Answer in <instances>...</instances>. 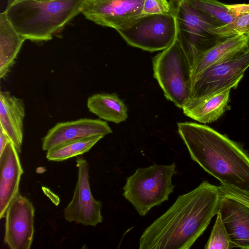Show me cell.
Returning <instances> with one entry per match:
<instances>
[{
  "label": "cell",
  "instance_id": "obj_1",
  "mask_svg": "<svg viewBox=\"0 0 249 249\" xmlns=\"http://www.w3.org/2000/svg\"><path fill=\"white\" fill-rule=\"evenodd\" d=\"M219 187L207 180L179 196L173 204L142 232L140 249H189L216 215Z\"/></svg>",
  "mask_w": 249,
  "mask_h": 249
},
{
  "label": "cell",
  "instance_id": "obj_2",
  "mask_svg": "<svg viewBox=\"0 0 249 249\" xmlns=\"http://www.w3.org/2000/svg\"><path fill=\"white\" fill-rule=\"evenodd\" d=\"M191 159L221 183L249 192V153L214 129L192 122L178 123Z\"/></svg>",
  "mask_w": 249,
  "mask_h": 249
},
{
  "label": "cell",
  "instance_id": "obj_3",
  "mask_svg": "<svg viewBox=\"0 0 249 249\" xmlns=\"http://www.w3.org/2000/svg\"><path fill=\"white\" fill-rule=\"evenodd\" d=\"M86 0H9L4 11L26 40L48 41L82 13Z\"/></svg>",
  "mask_w": 249,
  "mask_h": 249
},
{
  "label": "cell",
  "instance_id": "obj_4",
  "mask_svg": "<svg viewBox=\"0 0 249 249\" xmlns=\"http://www.w3.org/2000/svg\"><path fill=\"white\" fill-rule=\"evenodd\" d=\"M176 165H153L138 168L126 178L123 187L124 198L141 216L145 215L153 207L168 200L175 185L173 176L177 174Z\"/></svg>",
  "mask_w": 249,
  "mask_h": 249
},
{
  "label": "cell",
  "instance_id": "obj_5",
  "mask_svg": "<svg viewBox=\"0 0 249 249\" xmlns=\"http://www.w3.org/2000/svg\"><path fill=\"white\" fill-rule=\"evenodd\" d=\"M178 34L172 43L153 57L152 61L154 76L165 97L182 108L191 98L192 69Z\"/></svg>",
  "mask_w": 249,
  "mask_h": 249
},
{
  "label": "cell",
  "instance_id": "obj_6",
  "mask_svg": "<svg viewBox=\"0 0 249 249\" xmlns=\"http://www.w3.org/2000/svg\"><path fill=\"white\" fill-rule=\"evenodd\" d=\"M116 30L129 45L155 52L164 50L172 43L178 27L172 9L166 14L140 15Z\"/></svg>",
  "mask_w": 249,
  "mask_h": 249
},
{
  "label": "cell",
  "instance_id": "obj_7",
  "mask_svg": "<svg viewBox=\"0 0 249 249\" xmlns=\"http://www.w3.org/2000/svg\"><path fill=\"white\" fill-rule=\"evenodd\" d=\"M177 19L178 37L192 69L206 51L223 40L213 33L217 27L201 12L184 0L173 9Z\"/></svg>",
  "mask_w": 249,
  "mask_h": 249
},
{
  "label": "cell",
  "instance_id": "obj_8",
  "mask_svg": "<svg viewBox=\"0 0 249 249\" xmlns=\"http://www.w3.org/2000/svg\"><path fill=\"white\" fill-rule=\"evenodd\" d=\"M249 67V52L244 50L227 61L208 68L193 79L190 99L235 89Z\"/></svg>",
  "mask_w": 249,
  "mask_h": 249
},
{
  "label": "cell",
  "instance_id": "obj_9",
  "mask_svg": "<svg viewBox=\"0 0 249 249\" xmlns=\"http://www.w3.org/2000/svg\"><path fill=\"white\" fill-rule=\"evenodd\" d=\"M78 178L71 200L64 210L65 219L84 226H96L103 220L101 201L93 197L89 184V166L83 157L76 158Z\"/></svg>",
  "mask_w": 249,
  "mask_h": 249
},
{
  "label": "cell",
  "instance_id": "obj_10",
  "mask_svg": "<svg viewBox=\"0 0 249 249\" xmlns=\"http://www.w3.org/2000/svg\"><path fill=\"white\" fill-rule=\"evenodd\" d=\"M35 208L19 194L10 203L5 218L4 242L10 249H30L34 234Z\"/></svg>",
  "mask_w": 249,
  "mask_h": 249
},
{
  "label": "cell",
  "instance_id": "obj_11",
  "mask_svg": "<svg viewBox=\"0 0 249 249\" xmlns=\"http://www.w3.org/2000/svg\"><path fill=\"white\" fill-rule=\"evenodd\" d=\"M144 0H86L82 14L88 19L116 29L141 15Z\"/></svg>",
  "mask_w": 249,
  "mask_h": 249
},
{
  "label": "cell",
  "instance_id": "obj_12",
  "mask_svg": "<svg viewBox=\"0 0 249 249\" xmlns=\"http://www.w3.org/2000/svg\"><path fill=\"white\" fill-rule=\"evenodd\" d=\"M112 133L108 124L100 119L83 118L57 123L42 138V148L48 151L62 144Z\"/></svg>",
  "mask_w": 249,
  "mask_h": 249
},
{
  "label": "cell",
  "instance_id": "obj_13",
  "mask_svg": "<svg viewBox=\"0 0 249 249\" xmlns=\"http://www.w3.org/2000/svg\"><path fill=\"white\" fill-rule=\"evenodd\" d=\"M218 212L229 236L231 249H249V207L221 196Z\"/></svg>",
  "mask_w": 249,
  "mask_h": 249
},
{
  "label": "cell",
  "instance_id": "obj_14",
  "mask_svg": "<svg viewBox=\"0 0 249 249\" xmlns=\"http://www.w3.org/2000/svg\"><path fill=\"white\" fill-rule=\"evenodd\" d=\"M0 218L5 217L11 201L19 194V186L23 173L18 152L11 141L0 154Z\"/></svg>",
  "mask_w": 249,
  "mask_h": 249
},
{
  "label": "cell",
  "instance_id": "obj_15",
  "mask_svg": "<svg viewBox=\"0 0 249 249\" xmlns=\"http://www.w3.org/2000/svg\"><path fill=\"white\" fill-rule=\"evenodd\" d=\"M25 115L22 99L7 91L0 92V126L10 138L18 153L21 151Z\"/></svg>",
  "mask_w": 249,
  "mask_h": 249
},
{
  "label": "cell",
  "instance_id": "obj_16",
  "mask_svg": "<svg viewBox=\"0 0 249 249\" xmlns=\"http://www.w3.org/2000/svg\"><path fill=\"white\" fill-rule=\"evenodd\" d=\"M231 89L203 98L190 99L182 108L184 114L200 123L215 121L226 111L230 109L228 103Z\"/></svg>",
  "mask_w": 249,
  "mask_h": 249
},
{
  "label": "cell",
  "instance_id": "obj_17",
  "mask_svg": "<svg viewBox=\"0 0 249 249\" xmlns=\"http://www.w3.org/2000/svg\"><path fill=\"white\" fill-rule=\"evenodd\" d=\"M249 34L224 39L206 51L192 68L193 79L208 68L227 61L245 49Z\"/></svg>",
  "mask_w": 249,
  "mask_h": 249
},
{
  "label": "cell",
  "instance_id": "obj_18",
  "mask_svg": "<svg viewBox=\"0 0 249 249\" xmlns=\"http://www.w3.org/2000/svg\"><path fill=\"white\" fill-rule=\"evenodd\" d=\"M26 39L17 31L4 12L0 14V78H4L14 65Z\"/></svg>",
  "mask_w": 249,
  "mask_h": 249
},
{
  "label": "cell",
  "instance_id": "obj_19",
  "mask_svg": "<svg viewBox=\"0 0 249 249\" xmlns=\"http://www.w3.org/2000/svg\"><path fill=\"white\" fill-rule=\"evenodd\" d=\"M89 111L99 118L119 124L127 118V108L124 102L115 93H97L87 101Z\"/></svg>",
  "mask_w": 249,
  "mask_h": 249
},
{
  "label": "cell",
  "instance_id": "obj_20",
  "mask_svg": "<svg viewBox=\"0 0 249 249\" xmlns=\"http://www.w3.org/2000/svg\"><path fill=\"white\" fill-rule=\"evenodd\" d=\"M196 9L217 27H221L232 21L248 4H226L217 0H184Z\"/></svg>",
  "mask_w": 249,
  "mask_h": 249
},
{
  "label": "cell",
  "instance_id": "obj_21",
  "mask_svg": "<svg viewBox=\"0 0 249 249\" xmlns=\"http://www.w3.org/2000/svg\"><path fill=\"white\" fill-rule=\"evenodd\" d=\"M103 136H96L72 141L47 151L46 159L50 161H61L88 152Z\"/></svg>",
  "mask_w": 249,
  "mask_h": 249
},
{
  "label": "cell",
  "instance_id": "obj_22",
  "mask_svg": "<svg viewBox=\"0 0 249 249\" xmlns=\"http://www.w3.org/2000/svg\"><path fill=\"white\" fill-rule=\"evenodd\" d=\"M213 33L221 39L238 35L249 34V4L231 23L214 28Z\"/></svg>",
  "mask_w": 249,
  "mask_h": 249
},
{
  "label": "cell",
  "instance_id": "obj_23",
  "mask_svg": "<svg viewBox=\"0 0 249 249\" xmlns=\"http://www.w3.org/2000/svg\"><path fill=\"white\" fill-rule=\"evenodd\" d=\"M205 249H231V244L227 231L217 212L215 223Z\"/></svg>",
  "mask_w": 249,
  "mask_h": 249
},
{
  "label": "cell",
  "instance_id": "obj_24",
  "mask_svg": "<svg viewBox=\"0 0 249 249\" xmlns=\"http://www.w3.org/2000/svg\"><path fill=\"white\" fill-rule=\"evenodd\" d=\"M172 11L167 0H144L141 15L166 14Z\"/></svg>",
  "mask_w": 249,
  "mask_h": 249
},
{
  "label": "cell",
  "instance_id": "obj_25",
  "mask_svg": "<svg viewBox=\"0 0 249 249\" xmlns=\"http://www.w3.org/2000/svg\"><path fill=\"white\" fill-rule=\"evenodd\" d=\"M218 186L221 196L234 199L249 207V192L221 183Z\"/></svg>",
  "mask_w": 249,
  "mask_h": 249
},
{
  "label": "cell",
  "instance_id": "obj_26",
  "mask_svg": "<svg viewBox=\"0 0 249 249\" xmlns=\"http://www.w3.org/2000/svg\"><path fill=\"white\" fill-rule=\"evenodd\" d=\"M11 141L3 129L0 126V154L2 152L8 142Z\"/></svg>",
  "mask_w": 249,
  "mask_h": 249
},
{
  "label": "cell",
  "instance_id": "obj_27",
  "mask_svg": "<svg viewBox=\"0 0 249 249\" xmlns=\"http://www.w3.org/2000/svg\"><path fill=\"white\" fill-rule=\"evenodd\" d=\"M244 51L246 52H249V36L247 41L246 47L244 49Z\"/></svg>",
  "mask_w": 249,
  "mask_h": 249
},
{
  "label": "cell",
  "instance_id": "obj_28",
  "mask_svg": "<svg viewBox=\"0 0 249 249\" xmlns=\"http://www.w3.org/2000/svg\"><path fill=\"white\" fill-rule=\"evenodd\" d=\"M176 0V2H177V1H179V0Z\"/></svg>",
  "mask_w": 249,
  "mask_h": 249
}]
</instances>
